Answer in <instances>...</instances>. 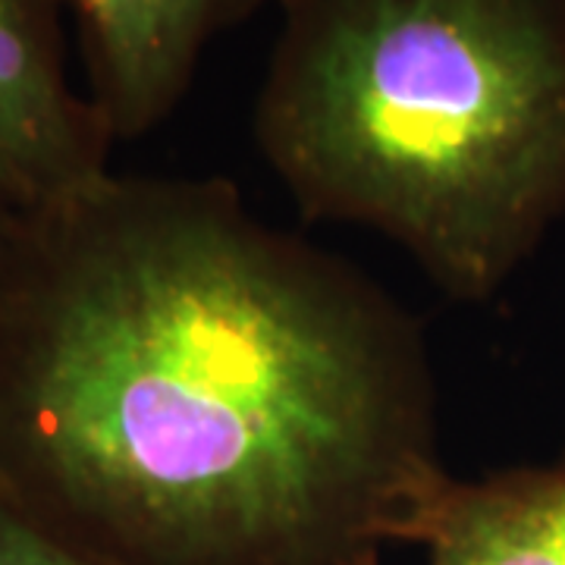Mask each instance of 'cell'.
Instances as JSON below:
<instances>
[{
    "label": "cell",
    "instance_id": "6",
    "mask_svg": "<svg viewBox=\"0 0 565 565\" xmlns=\"http://www.w3.org/2000/svg\"><path fill=\"white\" fill-rule=\"evenodd\" d=\"M0 565H114L0 490Z\"/></svg>",
    "mask_w": 565,
    "mask_h": 565
},
{
    "label": "cell",
    "instance_id": "2",
    "mask_svg": "<svg viewBox=\"0 0 565 565\" xmlns=\"http://www.w3.org/2000/svg\"><path fill=\"white\" fill-rule=\"evenodd\" d=\"M274 7L252 132L282 189L487 302L565 204V0Z\"/></svg>",
    "mask_w": 565,
    "mask_h": 565
},
{
    "label": "cell",
    "instance_id": "1",
    "mask_svg": "<svg viewBox=\"0 0 565 565\" xmlns=\"http://www.w3.org/2000/svg\"><path fill=\"white\" fill-rule=\"evenodd\" d=\"M422 323L217 177L25 223L0 490L114 565H381L444 487Z\"/></svg>",
    "mask_w": 565,
    "mask_h": 565
},
{
    "label": "cell",
    "instance_id": "3",
    "mask_svg": "<svg viewBox=\"0 0 565 565\" xmlns=\"http://www.w3.org/2000/svg\"><path fill=\"white\" fill-rule=\"evenodd\" d=\"M66 0H0V211L22 223L104 177L110 132L66 73Z\"/></svg>",
    "mask_w": 565,
    "mask_h": 565
},
{
    "label": "cell",
    "instance_id": "4",
    "mask_svg": "<svg viewBox=\"0 0 565 565\" xmlns=\"http://www.w3.org/2000/svg\"><path fill=\"white\" fill-rule=\"evenodd\" d=\"M274 0H66L85 95L110 139L154 132L189 95L204 51Z\"/></svg>",
    "mask_w": 565,
    "mask_h": 565
},
{
    "label": "cell",
    "instance_id": "7",
    "mask_svg": "<svg viewBox=\"0 0 565 565\" xmlns=\"http://www.w3.org/2000/svg\"><path fill=\"white\" fill-rule=\"evenodd\" d=\"M22 233H25V223L0 211V311L7 305L10 282H13V274H17Z\"/></svg>",
    "mask_w": 565,
    "mask_h": 565
},
{
    "label": "cell",
    "instance_id": "5",
    "mask_svg": "<svg viewBox=\"0 0 565 565\" xmlns=\"http://www.w3.org/2000/svg\"><path fill=\"white\" fill-rule=\"evenodd\" d=\"M424 565H565V468L446 478L412 541Z\"/></svg>",
    "mask_w": 565,
    "mask_h": 565
}]
</instances>
